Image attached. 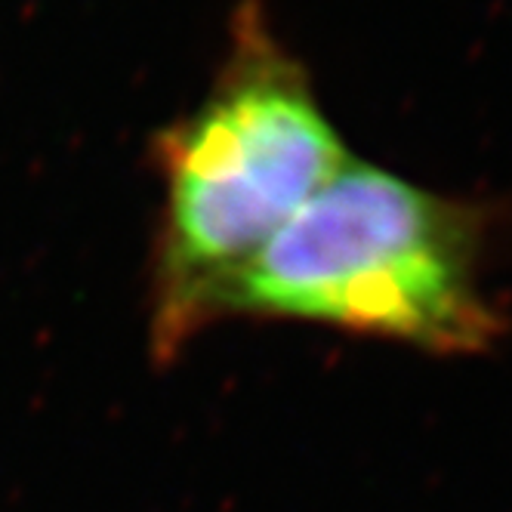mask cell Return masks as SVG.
<instances>
[{
	"label": "cell",
	"mask_w": 512,
	"mask_h": 512,
	"mask_svg": "<svg viewBox=\"0 0 512 512\" xmlns=\"http://www.w3.org/2000/svg\"><path fill=\"white\" fill-rule=\"evenodd\" d=\"M278 315L417 343L488 346L500 318L479 281L475 210L349 161L235 272L213 315Z\"/></svg>",
	"instance_id": "cell-2"
},
{
	"label": "cell",
	"mask_w": 512,
	"mask_h": 512,
	"mask_svg": "<svg viewBox=\"0 0 512 512\" xmlns=\"http://www.w3.org/2000/svg\"><path fill=\"white\" fill-rule=\"evenodd\" d=\"M158 161L167 207L152 334L158 358H167L213 321V300L226 281L349 155L303 65L281 47L260 4H244L213 90L158 136Z\"/></svg>",
	"instance_id": "cell-1"
}]
</instances>
